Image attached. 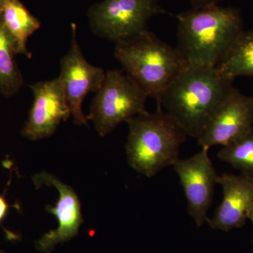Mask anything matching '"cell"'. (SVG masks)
<instances>
[{"label":"cell","instance_id":"cell-3","mask_svg":"<svg viewBox=\"0 0 253 253\" xmlns=\"http://www.w3.org/2000/svg\"><path fill=\"white\" fill-rule=\"evenodd\" d=\"M126 145L128 164L136 172L153 177L179 160L187 135L168 113L158 109L129 118Z\"/></svg>","mask_w":253,"mask_h":253},{"label":"cell","instance_id":"cell-11","mask_svg":"<svg viewBox=\"0 0 253 253\" xmlns=\"http://www.w3.org/2000/svg\"><path fill=\"white\" fill-rule=\"evenodd\" d=\"M37 188L43 185L54 186L59 192V199L54 206H46V211L54 214L58 221V227L42 236L36 242V249L42 253H49L59 244L71 241L79 232L83 224L81 204L76 191L65 184L56 176L46 172L36 174L33 177Z\"/></svg>","mask_w":253,"mask_h":253},{"label":"cell","instance_id":"cell-19","mask_svg":"<svg viewBox=\"0 0 253 253\" xmlns=\"http://www.w3.org/2000/svg\"><path fill=\"white\" fill-rule=\"evenodd\" d=\"M248 219H249L251 221V222L253 223V204L252 206H251V209H250L249 214H248Z\"/></svg>","mask_w":253,"mask_h":253},{"label":"cell","instance_id":"cell-16","mask_svg":"<svg viewBox=\"0 0 253 253\" xmlns=\"http://www.w3.org/2000/svg\"><path fill=\"white\" fill-rule=\"evenodd\" d=\"M217 158L241 173L253 176V129L237 140L222 146Z\"/></svg>","mask_w":253,"mask_h":253},{"label":"cell","instance_id":"cell-17","mask_svg":"<svg viewBox=\"0 0 253 253\" xmlns=\"http://www.w3.org/2000/svg\"><path fill=\"white\" fill-rule=\"evenodd\" d=\"M11 207L18 208L17 204L10 206L5 198L4 195H0V226H2L3 221L7 217L9 208Z\"/></svg>","mask_w":253,"mask_h":253},{"label":"cell","instance_id":"cell-10","mask_svg":"<svg viewBox=\"0 0 253 253\" xmlns=\"http://www.w3.org/2000/svg\"><path fill=\"white\" fill-rule=\"evenodd\" d=\"M253 129V97L235 87L197 139L201 148L225 146Z\"/></svg>","mask_w":253,"mask_h":253},{"label":"cell","instance_id":"cell-7","mask_svg":"<svg viewBox=\"0 0 253 253\" xmlns=\"http://www.w3.org/2000/svg\"><path fill=\"white\" fill-rule=\"evenodd\" d=\"M71 46L60 61L58 76L67 99L71 116L76 126H88V119L83 113L82 104L89 92L99 90L106 72L102 68L90 64L82 52L77 39L76 26L71 25Z\"/></svg>","mask_w":253,"mask_h":253},{"label":"cell","instance_id":"cell-1","mask_svg":"<svg viewBox=\"0 0 253 253\" xmlns=\"http://www.w3.org/2000/svg\"><path fill=\"white\" fill-rule=\"evenodd\" d=\"M233 82L216 67L186 66L163 93L158 109L197 139L234 89Z\"/></svg>","mask_w":253,"mask_h":253},{"label":"cell","instance_id":"cell-21","mask_svg":"<svg viewBox=\"0 0 253 253\" xmlns=\"http://www.w3.org/2000/svg\"><path fill=\"white\" fill-rule=\"evenodd\" d=\"M1 15H2V9H0V20L1 19Z\"/></svg>","mask_w":253,"mask_h":253},{"label":"cell","instance_id":"cell-15","mask_svg":"<svg viewBox=\"0 0 253 253\" xmlns=\"http://www.w3.org/2000/svg\"><path fill=\"white\" fill-rule=\"evenodd\" d=\"M14 44L0 20V92L6 97L18 93L24 80L15 60Z\"/></svg>","mask_w":253,"mask_h":253},{"label":"cell","instance_id":"cell-6","mask_svg":"<svg viewBox=\"0 0 253 253\" xmlns=\"http://www.w3.org/2000/svg\"><path fill=\"white\" fill-rule=\"evenodd\" d=\"M163 14L160 0H103L90 6L87 16L94 35L116 43L148 31L150 20Z\"/></svg>","mask_w":253,"mask_h":253},{"label":"cell","instance_id":"cell-22","mask_svg":"<svg viewBox=\"0 0 253 253\" xmlns=\"http://www.w3.org/2000/svg\"><path fill=\"white\" fill-rule=\"evenodd\" d=\"M0 253H4L3 251H0Z\"/></svg>","mask_w":253,"mask_h":253},{"label":"cell","instance_id":"cell-8","mask_svg":"<svg viewBox=\"0 0 253 253\" xmlns=\"http://www.w3.org/2000/svg\"><path fill=\"white\" fill-rule=\"evenodd\" d=\"M208 151L207 148H202L200 152L191 157L179 158L172 166L184 189L188 212L198 226L207 221L219 176Z\"/></svg>","mask_w":253,"mask_h":253},{"label":"cell","instance_id":"cell-5","mask_svg":"<svg viewBox=\"0 0 253 253\" xmlns=\"http://www.w3.org/2000/svg\"><path fill=\"white\" fill-rule=\"evenodd\" d=\"M148 96L135 82L121 70L106 71L104 81L93 98L88 121H92L101 137L122 122L147 112Z\"/></svg>","mask_w":253,"mask_h":253},{"label":"cell","instance_id":"cell-12","mask_svg":"<svg viewBox=\"0 0 253 253\" xmlns=\"http://www.w3.org/2000/svg\"><path fill=\"white\" fill-rule=\"evenodd\" d=\"M217 184L222 188V201L206 221L214 230L227 232L242 227L253 204V176L223 174L218 176Z\"/></svg>","mask_w":253,"mask_h":253},{"label":"cell","instance_id":"cell-2","mask_svg":"<svg viewBox=\"0 0 253 253\" xmlns=\"http://www.w3.org/2000/svg\"><path fill=\"white\" fill-rule=\"evenodd\" d=\"M176 17L175 48L187 66L216 67L244 31L241 11L231 6L192 8Z\"/></svg>","mask_w":253,"mask_h":253},{"label":"cell","instance_id":"cell-13","mask_svg":"<svg viewBox=\"0 0 253 253\" xmlns=\"http://www.w3.org/2000/svg\"><path fill=\"white\" fill-rule=\"evenodd\" d=\"M1 21L14 44L16 54L31 59L27 49L28 38L41 28V21L20 0H3Z\"/></svg>","mask_w":253,"mask_h":253},{"label":"cell","instance_id":"cell-18","mask_svg":"<svg viewBox=\"0 0 253 253\" xmlns=\"http://www.w3.org/2000/svg\"><path fill=\"white\" fill-rule=\"evenodd\" d=\"M193 8L203 7L210 5L218 4L224 0H189Z\"/></svg>","mask_w":253,"mask_h":253},{"label":"cell","instance_id":"cell-20","mask_svg":"<svg viewBox=\"0 0 253 253\" xmlns=\"http://www.w3.org/2000/svg\"><path fill=\"white\" fill-rule=\"evenodd\" d=\"M3 8V0H0V9H2Z\"/></svg>","mask_w":253,"mask_h":253},{"label":"cell","instance_id":"cell-4","mask_svg":"<svg viewBox=\"0 0 253 253\" xmlns=\"http://www.w3.org/2000/svg\"><path fill=\"white\" fill-rule=\"evenodd\" d=\"M114 56L123 71L157 104L173 80L187 66L176 48L149 30L115 43Z\"/></svg>","mask_w":253,"mask_h":253},{"label":"cell","instance_id":"cell-14","mask_svg":"<svg viewBox=\"0 0 253 253\" xmlns=\"http://www.w3.org/2000/svg\"><path fill=\"white\" fill-rule=\"evenodd\" d=\"M216 69L233 81L241 76L253 77V28L240 33Z\"/></svg>","mask_w":253,"mask_h":253},{"label":"cell","instance_id":"cell-9","mask_svg":"<svg viewBox=\"0 0 253 253\" xmlns=\"http://www.w3.org/2000/svg\"><path fill=\"white\" fill-rule=\"evenodd\" d=\"M29 86L34 100L21 134L37 141L53 135L60 123L67 121L71 114L59 78Z\"/></svg>","mask_w":253,"mask_h":253}]
</instances>
